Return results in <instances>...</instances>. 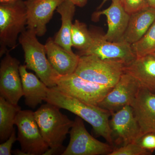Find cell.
<instances>
[{
  "mask_svg": "<svg viewBox=\"0 0 155 155\" xmlns=\"http://www.w3.org/2000/svg\"><path fill=\"white\" fill-rule=\"evenodd\" d=\"M17 140L16 131L14 129L9 138L0 145V155H11V149L13 145Z\"/></svg>",
  "mask_w": 155,
  "mask_h": 155,
  "instance_id": "27",
  "label": "cell"
},
{
  "mask_svg": "<svg viewBox=\"0 0 155 155\" xmlns=\"http://www.w3.org/2000/svg\"><path fill=\"white\" fill-rule=\"evenodd\" d=\"M141 130L142 136L155 133V92L140 86L131 104Z\"/></svg>",
  "mask_w": 155,
  "mask_h": 155,
  "instance_id": "14",
  "label": "cell"
},
{
  "mask_svg": "<svg viewBox=\"0 0 155 155\" xmlns=\"http://www.w3.org/2000/svg\"><path fill=\"white\" fill-rule=\"evenodd\" d=\"M19 69L25 104L35 109L43 101H45L49 87L39 80L38 76L28 72L25 65H20Z\"/></svg>",
  "mask_w": 155,
  "mask_h": 155,
  "instance_id": "18",
  "label": "cell"
},
{
  "mask_svg": "<svg viewBox=\"0 0 155 155\" xmlns=\"http://www.w3.org/2000/svg\"><path fill=\"white\" fill-rule=\"evenodd\" d=\"M93 39L92 32L89 31L86 24L76 19L73 23L71 32L72 47L79 50L80 54L88 49Z\"/></svg>",
  "mask_w": 155,
  "mask_h": 155,
  "instance_id": "22",
  "label": "cell"
},
{
  "mask_svg": "<svg viewBox=\"0 0 155 155\" xmlns=\"http://www.w3.org/2000/svg\"><path fill=\"white\" fill-rule=\"evenodd\" d=\"M55 83L54 87L58 90L83 102L98 106L113 88L85 80L75 73L58 75Z\"/></svg>",
  "mask_w": 155,
  "mask_h": 155,
  "instance_id": "6",
  "label": "cell"
},
{
  "mask_svg": "<svg viewBox=\"0 0 155 155\" xmlns=\"http://www.w3.org/2000/svg\"><path fill=\"white\" fill-rule=\"evenodd\" d=\"M151 153L143 148L137 143H131L114 148L109 155H148Z\"/></svg>",
  "mask_w": 155,
  "mask_h": 155,
  "instance_id": "24",
  "label": "cell"
},
{
  "mask_svg": "<svg viewBox=\"0 0 155 155\" xmlns=\"http://www.w3.org/2000/svg\"><path fill=\"white\" fill-rule=\"evenodd\" d=\"M124 72L133 76L142 87L155 92V53L136 57L125 64Z\"/></svg>",
  "mask_w": 155,
  "mask_h": 155,
  "instance_id": "17",
  "label": "cell"
},
{
  "mask_svg": "<svg viewBox=\"0 0 155 155\" xmlns=\"http://www.w3.org/2000/svg\"><path fill=\"white\" fill-rule=\"evenodd\" d=\"M27 16L25 1L0 3V57L15 48L20 34L26 29Z\"/></svg>",
  "mask_w": 155,
  "mask_h": 155,
  "instance_id": "2",
  "label": "cell"
},
{
  "mask_svg": "<svg viewBox=\"0 0 155 155\" xmlns=\"http://www.w3.org/2000/svg\"><path fill=\"white\" fill-rule=\"evenodd\" d=\"M136 143L143 148L152 153L155 150V133L150 132L143 134Z\"/></svg>",
  "mask_w": 155,
  "mask_h": 155,
  "instance_id": "26",
  "label": "cell"
},
{
  "mask_svg": "<svg viewBox=\"0 0 155 155\" xmlns=\"http://www.w3.org/2000/svg\"><path fill=\"white\" fill-rule=\"evenodd\" d=\"M45 45L48 60L59 75H68L75 73L80 56L74 52H69L56 43L51 38H48Z\"/></svg>",
  "mask_w": 155,
  "mask_h": 155,
  "instance_id": "16",
  "label": "cell"
},
{
  "mask_svg": "<svg viewBox=\"0 0 155 155\" xmlns=\"http://www.w3.org/2000/svg\"><path fill=\"white\" fill-rule=\"evenodd\" d=\"M70 1L74 3L75 6L82 8L86 5L88 0H70Z\"/></svg>",
  "mask_w": 155,
  "mask_h": 155,
  "instance_id": "29",
  "label": "cell"
},
{
  "mask_svg": "<svg viewBox=\"0 0 155 155\" xmlns=\"http://www.w3.org/2000/svg\"><path fill=\"white\" fill-rule=\"evenodd\" d=\"M12 153L16 155H28L27 153L22 151V150H15L12 152Z\"/></svg>",
  "mask_w": 155,
  "mask_h": 155,
  "instance_id": "30",
  "label": "cell"
},
{
  "mask_svg": "<svg viewBox=\"0 0 155 155\" xmlns=\"http://www.w3.org/2000/svg\"><path fill=\"white\" fill-rule=\"evenodd\" d=\"M74 121L69 132V144L62 155H109L114 150L113 146L92 136L80 117L77 116Z\"/></svg>",
  "mask_w": 155,
  "mask_h": 155,
  "instance_id": "8",
  "label": "cell"
},
{
  "mask_svg": "<svg viewBox=\"0 0 155 155\" xmlns=\"http://www.w3.org/2000/svg\"><path fill=\"white\" fill-rule=\"evenodd\" d=\"M35 33L26 29L19 35V44L24 51L25 66L35 72L38 77L49 88L56 86L59 75L48 60L45 45L38 41Z\"/></svg>",
  "mask_w": 155,
  "mask_h": 155,
  "instance_id": "4",
  "label": "cell"
},
{
  "mask_svg": "<svg viewBox=\"0 0 155 155\" xmlns=\"http://www.w3.org/2000/svg\"><path fill=\"white\" fill-rule=\"evenodd\" d=\"M110 125L112 139L118 145L136 143L142 136L141 130L131 106L126 105L111 113Z\"/></svg>",
  "mask_w": 155,
  "mask_h": 155,
  "instance_id": "9",
  "label": "cell"
},
{
  "mask_svg": "<svg viewBox=\"0 0 155 155\" xmlns=\"http://www.w3.org/2000/svg\"><path fill=\"white\" fill-rule=\"evenodd\" d=\"M155 21V9L149 7L130 15L128 25L122 40L132 45L148 30Z\"/></svg>",
  "mask_w": 155,
  "mask_h": 155,
  "instance_id": "19",
  "label": "cell"
},
{
  "mask_svg": "<svg viewBox=\"0 0 155 155\" xmlns=\"http://www.w3.org/2000/svg\"><path fill=\"white\" fill-rule=\"evenodd\" d=\"M66 148L64 147L60 149H49L43 155H61L64 152Z\"/></svg>",
  "mask_w": 155,
  "mask_h": 155,
  "instance_id": "28",
  "label": "cell"
},
{
  "mask_svg": "<svg viewBox=\"0 0 155 155\" xmlns=\"http://www.w3.org/2000/svg\"><path fill=\"white\" fill-rule=\"evenodd\" d=\"M140 84L136 78L126 72L110 91L99 104V107L110 111L116 112L126 105H131L140 88Z\"/></svg>",
  "mask_w": 155,
  "mask_h": 155,
  "instance_id": "11",
  "label": "cell"
},
{
  "mask_svg": "<svg viewBox=\"0 0 155 155\" xmlns=\"http://www.w3.org/2000/svg\"><path fill=\"white\" fill-rule=\"evenodd\" d=\"M125 63L119 60H103L89 55L80 56L75 73L85 80L113 87L124 73Z\"/></svg>",
  "mask_w": 155,
  "mask_h": 155,
  "instance_id": "5",
  "label": "cell"
},
{
  "mask_svg": "<svg viewBox=\"0 0 155 155\" xmlns=\"http://www.w3.org/2000/svg\"><path fill=\"white\" fill-rule=\"evenodd\" d=\"M150 7L155 9V0H148Z\"/></svg>",
  "mask_w": 155,
  "mask_h": 155,
  "instance_id": "31",
  "label": "cell"
},
{
  "mask_svg": "<svg viewBox=\"0 0 155 155\" xmlns=\"http://www.w3.org/2000/svg\"><path fill=\"white\" fill-rule=\"evenodd\" d=\"M21 108L0 96V141H6L14 130L15 119Z\"/></svg>",
  "mask_w": 155,
  "mask_h": 155,
  "instance_id": "21",
  "label": "cell"
},
{
  "mask_svg": "<svg viewBox=\"0 0 155 155\" xmlns=\"http://www.w3.org/2000/svg\"><path fill=\"white\" fill-rule=\"evenodd\" d=\"M20 62L8 52L0 64V96L14 105L23 96Z\"/></svg>",
  "mask_w": 155,
  "mask_h": 155,
  "instance_id": "10",
  "label": "cell"
},
{
  "mask_svg": "<svg viewBox=\"0 0 155 155\" xmlns=\"http://www.w3.org/2000/svg\"></svg>",
  "mask_w": 155,
  "mask_h": 155,
  "instance_id": "34",
  "label": "cell"
},
{
  "mask_svg": "<svg viewBox=\"0 0 155 155\" xmlns=\"http://www.w3.org/2000/svg\"><path fill=\"white\" fill-rule=\"evenodd\" d=\"M101 15L106 16L107 22L108 30L104 38L110 41H121L128 25L130 15L123 8L120 0L112 1L107 8L94 12L93 20H97Z\"/></svg>",
  "mask_w": 155,
  "mask_h": 155,
  "instance_id": "15",
  "label": "cell"
},
{
  "mask_svg": "<svg viewBox=\"0 0 155 155\" xmlns=\"http://www.w3.org/2000/svg\"><path fill=\"white\" fill-rule=\"evenodd\" d=\"M45 101L75 114L91 125L95 135L114 145L110 125L111 113L98 106L83 102L53 87L49 88Z\"/></svg>",
  "mask_w": 155,
  "mask_h": 155,
  "instance_id": "1",
  "label": "cell"
},
{
  "mask_svg": "<svg viewBox=\"0 0 155 155\" xmlns=\"http://www.w3.org/2000/svg\"><path fill=\"white\" fill-rule=\"evenodd\" d=\"M131 46L136 57L155 53V21L142 37Z\"/></svg>",
  "mask_w": 155,
  "mask_h": 155,
  "instance_id": "23",
  "label": "cell"
},
{
  "mask_svg": "<svg viewBox=\"0 0 155 155\" xmlns=\"http://www.w3.org/2000/svg\"><path fill=\"white\" fill-rule=\"evenodd\" d=\"M64 0H26L25 1L27 16V29L37 36H44L47 31V25L54 12Z\"/></svg>",
  "mask_w": 155,
  "mask_h": 155,
  "instance_id": "13",
  "label": "cell"
},
{
  "mask_svg": "<svg viewBox=\"0 0 155 155\" xmlns=\"http://www.w3.org/2000/svg\"><path fill=\"white\" fill-rule=\"evenodd\" d=\"M18 0H0V3L8 2H14Z\"/></svg>",
  "mask_w": 155,
  "mask_h": 155,
  "instance_id": "33",
  "label": "cell"
},
{
  "mask_svg": "<svg viewBox=\"0 0 155 155\" xmlns=\"http://www.w3.org/2000/svg\"><path fill=\"white\" fill-rule=\"evenodd\" d=\"M93 33V41L91 46L85 51L78 54L94 55L103 60H119L125 64L130 63L136 57L134 53L131 45L126 42L110 41L107 40L104 35Z\"/></svg>",
  "mask_w": 155,
  "mask_h": 155,
  "instance_id": "12",
  "label": "cell"
},
{
  "mask_svg": "<svg viewBox=\"0 0 155 155\" xmlns=\"http://www.w3.org/2000/svg\"><path fill=\"white\" fill-rule=\"evenodd\" d=\"M108 1H109V0H103L101 4V5H100V6L99 7V8H98V9L101 8L102 7L103 5H104V4L106 2H107ZM111 1H112H112H115V0H111Z\"/></svg>",
  "mask_w": 155,
  "mask_h": 155,
  "instance_id": "32",
  "label": "cell"
},
{
  "mask_svg": "<svg viewBox=\"0 0 155 155\" xmlns=\"http://www.w3.org/2000/svg\"><path fill=\"white\" fill-rule=\"evenodd\" d=\"M17 140L21 150L28 155H43L49 147L43 138L34 116L30 110H20L15 119Z\"/></svg>",
  "mask_w": 155,
  "mask_h": 155,
  "instance_id": "7",
  "label": "cell"
},
{
  "mask_svg": "<svg viewBox=\"0 0 155 155\" xmlns=\"http://www.w3.org/2000/svg\"><path fill=\"white\" fill-rule=\"evenodd\" d=\"M121 5L129 15L150 7L148 0H120Z\"/></svg>",
  "mask_w": 155,
  "mask_h": 155,
  "instance_id": "25",
  "label": "cell"
},
{
  "mask_svg": "<svg viewBox=\"0 0 155 155\" xmlns=\"http://www.w3.org/2000/svg\"><path fill=\"white\" fill-rule=\"evenodd\" d=\"M58 107L47 102L34 112L41 133L50 148L64 147L63 142L74 121L62 114Z\"/></svg>",
  "mask_w": 155,
  "mask_h": 155,
  "instance_id": "3",
  "label": "cell"
},
{
  "mask_svg": "<svg viewBox=\"0 0 155 155\" xmlns=\"http://www.w3.org/2000/svg\"><path fill=\"white\" fill-rule=\"evenodd\" d=\"M75 6L70 0H64L56 9L61 16L62 24L54 40L56 43L70 53H73L71 41V32L75 15Z\"/></svg>",
  "mask_w": 155,
  "mask_h": 155,
  "instance_id": "20",
  "label": "cell"
}]
</instances>
